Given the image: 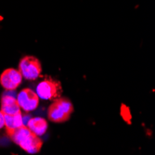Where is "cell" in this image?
I'll use <instances>...</instances> for the list:
<instances>
[{
  "instance_id": "cell-1",
  "label": "cell",
  "mask_w": 155,
  "mask_h": 155,
  "mask_svg": "<svg viewBox=\"0 0 155 155\" xmlns=\"http://www.w3.org/2000/svg\"><path fill=\"white\" fill-rule=\"evenodd\" d=\"M6 131L12 141L27 153L35 154L41 150V148L43 146V140L40 138V137L32 132L25 124Z\"/></svg>"
},
{
  "instance_id": "cell-2",
  "label": "cell",
  "mask_w": 155,
  "mask_h": 155,
  "mask_svg": "<svg viewBox=\"0 0 155 155\" xmlns=\"http://www.w3.org/2000/svg\"><path fill=\"white\" fill-rule=\"evenodd\" d=\"M74 105L67 97H58L53 101L48 109V118L55 124L67 122L74 112Z\"/></svg>"
},
{
  "instance_id": "cell-3",
  "label": "cell",
  "mask_w": 155,
  "mask_h": 155,
  "mask_svg": "<svg viewBox=\"0 0 155 155\" xmlns=\"http://www.w3.org/2000/svg\"><path fill=\"white\" fill-rule=\"evenodd\" d=\"M36 94L42 100L54 101L62 94L61 83L52 78H46L37 84Z\"/></svg>"
},
{
  "instance_id": "cell-4",
  "label": "cell",
  "mask_w": 155,
  "mask_h": 155,
  "mask_svg": "<svg viewBox=\"0 0 155 155\" xmlns=\"http://www.w3.org/2000/svg\"><path fill=\"white\" fill-rule=\"evenodd\" d=\"M19 71L22 78L26 80H35L42 72L40 61L35 56H25L19 63Z\"/></svg>"
},
{
  "instance_id": "cell-5",
  "label": "cell",
  "mask_w": 155,
  "mask_h": 155,
  "mask_svg": "<svg viewBox=\"0 0 155 155\" xmlns=\"http://www.w3.org/2000/svg\"><path fill=\"white\" fill-rule=\"evenodd\" d=\"M17 101L20 108L29 112L35 110L39 105V97L31 88H24L17 95Z\"/></svg>"
},
{
  "instance_id": "cell-6",
  "label": "cell",
  "mask_w": 155,
  "mask_h": 155,
  "mask_svg": "<svg viewBox=\"0 0 155 155\" xmlns=\"http://www.w3.org/2000/svg\"><path fill=\"white\" fill-rule=\"evenodd\" d=\"M22 82V75L19 70L9 68L0 75V84L6 90H15Z\"/></svg>"
},
{
  "instance_id": "cell-7",
  "label": "cell",
  "mask_w": 155,
  "mask_h": 155,
  "mask_svg": "<svg viewBox=\"0 0 155 155\" xmlns=\"http://www.w3.org/2000/svg\"><path fill=\"white\" fill-rule=\"evenodd\" d=\"M13 91L14 90H6L1 97L0 105H1V110L4 114H16L21 110L17 101L15 93Z\"/></svg>"
},
{
  "instance_id": "cell-8",
  "label": "cell",
  "mask_w": 155,
  "mask_h": 155,
  "mask_svg": "<svg viewBox=\"0 0 155 155\" xmlns=\"http://www.w3.org/2000/svg\"><path fill=\"white\" fill-rule=\"evenodd\" d=\"M28 128H29L32 132H34L38 137H41L46 134L48 124L46 121V119L42 117H33L28 120V122L25 124Z\"/></svg>"
},
{
  "instance_id": "cell-9",
  "label": "cell",
  "mask_w": 155,
  "mask_h": 155,
  "mask_svg": "<svg viewBox=\"0 0 155 155\" xmlns=\"http://www.w3.org/2000/svg\"><path fill=\"white\" fill-rule=\"evenodd\" d=\"M4 121H5L4 126L6 127V130L17 128L19 126L24 124L21 110L12 114H4Z\"/></svg>"
},
{
  "instance_id": "cell-10",
  "label": "cell",
  "mask_w": 155,
  "mask_h": 155,
  "mask_svg": "<svg viewBox=\"0 0 155 155\" xmlns=\"http://www.w3.org/2000/svg\"><path fill=\"white\" fill-rule=\"evenodd\" d=\"M5 125V121H4V114L2 110H0V129L3 128Z\"/></svg>"
}]
</instances>
